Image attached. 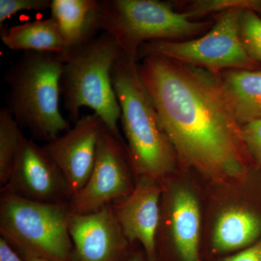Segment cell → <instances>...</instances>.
I'll list each match as a JSON object with an SVG mask.
<instances>
[{"label": "cell", "instance_id": "obj_1", "mask_svg": "<svg viewBox=\"0 0 261 261\" xmlns=\"http://www.w3.org/2000/svg\"><path fill=\"white\" fill-rule=\"evenodd\" d=\"M139 72L182 164L216 179H241L258 167L219 74L160 57L144 58Z\"/></svg>", "mask_w": 261, "mask_h": 261}, {"label": "cell", "instance_id": "obj_2", "mask_svg": "<svg viewBox=\"0 0 261 261\" xmlns=\"http://www.w3.org/2000/svg\"><path fill=\"white\" fill-rule=\"evenodd\" d=\"M137 62L125 55L116 62L113 87L132 166L142 176L157 179L172 171L177 157L141 79Z\"/></svg>", "mask_w": 261, "mask_h": 261}, {"label": "cell", "instance_id": "obj_3", "mask_svg": "<svg viewBox=\"0 0 261 261\" xmlns=\"http://www.w3.org/2000/svg\"><path fill=\"white\" fill-rule=\"evenodd\" d=\"M123 55L116 41L102 32L63 54L61 81L63 106L70 121L75 123L80 119L82 108H91L122 141L118 128L121 108L113 87L112 72Z\"/></svg>", "mask_w": 261, "mask_h": 261}, {"label": "cell", "instance_id": "obj_4", "mask_svg": "<svg viewBox=\"0 0 261 261\" xmlns=\"http://www.w3.org/2000/svg\"><path fill=\"white\" fill-rule=\"evenodd\" d=\"M63 55L24 51L5 73L8 108L33 139L49 142L70 128L60 110Z\"/></svg>", "mask_w": 261, "mask_h": 261}, {"label": "cell", "instance_id": "obj_5", "mask_svg": "<svg viewBox=\"0 0 261 261\" xmlns=\"http://www.w3.org/2000/svg\"><path fill=\"white\" fill-rule=\"evenodd\" d=\"M214 21H195L158 0H102L100 30L118 43L123 54L138 60L139 49L152 41H177L207 32Z\"/></svg>", "mask_w": 261, "mask_h": 261}, {"label": "cell", "instance_id": "obj_6", "mask_svg": "<svg viewBox=\"0 0 261 261\" xmlns=\"http://www.w3.org/2000/svg\"><path fill=\"white\" fill-rule=\"evenodd\" d=\"M70 202L49 203L23 198L8 187L0 196V232L30 257L68 261L73 253L68 223Z\"/></svg>", "mask_w": 261, "mask_h": 261}, {"label": "cell", "instance_id": "obj_7", "mask_svg": "<svg viewBox=\"0 0 261 261\" xmlns=\"http://www.w3.org/2000/svg\"><path fill=\"white\" fill-rule=\"evenodd\" d=\"M243 11L232 10L221 13L214 27L197 39L146 42L139 49L138 60L160 57L216 74L227 70H260V63L250 58L240 39Z\"/></svg>", "mask_w": 261, "mask_h": 261}, {"label": "cell", "instance_id": "obj_8", "mask_svg": "<svg viewBox=\"0 0 261 261\" xmlns=\"http://www.w3.org/2000/svg\"><path fill=\"white\" fill-rule=\"evenodd\" d=\"M130 163L124 142L103 127L95 162L88 181L70 201L73 214L94 212L127 197L133 191L128 173Z\"/></svg>", "mask_w": 261, "mask_h": 261}, {"label": "cell", "instance_id": "obj_9", "mask_svg": "<svg viewBox=\"0 0 261 261\" xmlns=\"http://www.w3.org/2000/svg\"><path fill=\"white\" fill-rule=\"evenodd\" d=\"M5 187L20 197L38 202L65 203L73 198L68 181L44 147L23 134Z\"/></svg>", "mask_w": 261, "mask_h": 261}, {"label": "cell", "instance_id": "obj_10", "mask_svg": "<svg viewBox=\"0 0 261 261\" xmlns=\"http://www.w3.org/2000/svg\"><path fill=\"white\" fill-rule=\"evenodd\" d=\"M104 126L95 113L82 115L73 128L43 146L68 181L73 198L92 173Z\"/></svg>", "mask_w": 261, "mask_h": 261}, {"label": "cell", "instance_id": "obj_11", "mask_svg": "<svg viewBox=\"0 0 261 261\" xmlns=\"http://www.w3.org/2000/svg\"><path fill=\"white\" fill-rule=\"evenodd\" d=\"M68 230L77 261H113L127 240L111 204L89 214L72 213Z\"/></svg>", "mask_w": 261, "mask_h": 261}, {"label": "cell", "instance_id": "obj_12", "mask_svg": "<svg viewBox=\"0 0 261 261\" xmlns=\"http://www.w3.org/2000/svg\"><path fill=\"white\" fill-rule=\"evenodd\" d=\"M154 180L150 177L140 180L129 195L111 204L127 240L140 242L150 258L155 251L162 193Z\"/></svg>", "mask_w": 261, "mask_h": 261}, {"label": "cell", "instance_id": "obj_13", "mask_svg": "<svg viewBox=\"0 0 261 261\" xmlns=\"http://www.w3.org/2000/svg\"><path fill=\"white\" fill-rule=\"evenodd\" d=\"M50 11L65 53L97 37L101 31V1L51 0Z\"/></svg>", "mask_w": 261, "mask_h": 261}, {"label": "cell", "instance_id": "obj_14", "mask_svg": "<svg viewBox=\"0 0 261 261\" xmlns=\"http://www.w3.org/2000/svg\"><path fill=\"white\" fill-rule=\"evenodd\" d=\"M171 207L173 242L181 260L199 261L200 211L197 199L188 190H178Z\"/></svg>", "mask_w": 261, "mask_h": 261}, {"label": "cell", "instance_id": "obj_15", "mask_svg": "<svg viewBox=\"0 0 261 261\" xmlns=\"http://www.w3.org/2000/svg\"><path fill=\"white\" fill-rule=\"evenodd\" d=\"M225 93L238 123L261 118V69L227 70L219 73Z\"/></svg>", "mask_w": 261, "mask_h": 261}, {"label": "cell", "instance_id": "obj_16", "mask_svg": "<svg viewBox=\"0 0 261 261\" xmlns=\"http://www.w3.org/2000/svg\"><path fill=\"white\" fill-rule=\"evenodd\" d=\"M260 238L261 211L238 207L220 215L213 244L218 251H230L250 246Z\"/></svg>", "mask_w": 261, "mask_h": 261}, {"label": "cell", "instance_id": "obj_17", "mask_svg": "<svg viewBox=\"0 0 261 261\" xmlns=\"http://www.w3.org/2000/svg\"><path fill=\"white\" fill-rule=\"evenodd\" d=\"M1 39L11 50L59 55L66 51L56 22L51 18L3 29Z\"/></svg>", "mask_w": 261, "mask_h": 261}, {"label": "cell", "instance_id": "obj_18", "mask_svg": "<svg viewBox=\"0 0 261 261\" xmlns=\"http://www.w3.org/2000/svg\"><path fill=\"white\" fill-rule=\"evenodd\" d=\"M23 132L7 108L0 110V185H8Z\"/></svg>", "mask_w": 261, "mask_h": 261}, {"label": "cell", "instance_id": "obj_19", "mask_svg": "<svg viewBox=\"0 0 261 261\" xmlns=\"http://www.w3.org/2000/svg\"><path fill=\"white\" fill-rule=\"evenodd\" d=\"M180 13L190 19L228 10H252L261 14V0H195L185 2Z\"/></svg>", "mask_w": 261, "mask_h": 261}, {"label": "cell", "instance_id": "obj_20", "mask_svg": "<svg viewBox=\"0 0 261 261\" xmlns=\"http://www.w3.org/2000/svg\"><path fill=\"white\" fill-rule=\"evenodd\" d=\"M240 35L249 56L261 64V18L252 10H243L240 18Z\"/></svg>", "mask_w": 261, "mask_h": 261}, {"label": "cell", "instance_id": "obj_21", "mask_svg": "<svg viewBox=\"0 0 261 261\" xmlns=\"http://www.w3.org/2000/svg\"><path fill=\"white\" fill-rule=\"evenodd\" d=\"M51 3V0H0V25L19 12L50 10Z\"/></svg>", "mask_w": 261, "mask_h": 261}, {"label": "cell", "instance_id": "obj_22", "mask_svg": "<svg viewBox=\"0 0 261 261\" xmlns=\"http://www.w3.org/2000/svg\"><path fill=\"white\" fill-rule=\"evenodd\" d=\"M242 136L249 154L261 168V118L243 125Z\"/></svg>", "mask_w": 261, "mask_h": 261}, {"label": "cell", "instance_id": "obj_23", "mask_svg": "<svg viewBox=\"0 0 261 261\" xmlns=\"http://www.w3.org/2000/svg\"><path fill=\"white\" fill-rule=\"evenodd\" d=\"M222 261H261V238L243 251Z\"/></svg>", "mask_w": 261, "mask_h": 261}, {"label": "cell", "instance_id": "obj_24", "mask_svg": "<svg viewBox=\"0 0 261 261\" xmlns=\"http://www.w3.org/2000/svg\"><path fill=\"white\" fill-rule=\"evenodd\" d=\"M0 261H23L4 238H0Z\"/></svg>", "mask_w": 261, "mask_h": 261}, {"label": "cell", "instance_id": "obj_25", "mask_svg": "<svg viewBox=\"0 0 261 261\" xmlns=\"http://www.w3.org/2000/svg\"><path fill=\"white\" fill-rule=\"evenodd\" d=\"M28 261H53V260H47V259L41 258V257H29Z\"/></svg>", "mask_w": 261, "mask_h": 261}, {"label": "cell", "instance_id": "obj_26", "mask_svg": "<svg viewBox=\"0 0 261 261\" xmlns=\"http://www.w3.org/2000/svg\"><path fill=\"white\" fill-rule=\"evenodd\" d=\"M128 261H141L139 257H133V258L130 259V260Z\"/></svg>", "mask_w": 261, "mask_h": 261}]
</instances>
